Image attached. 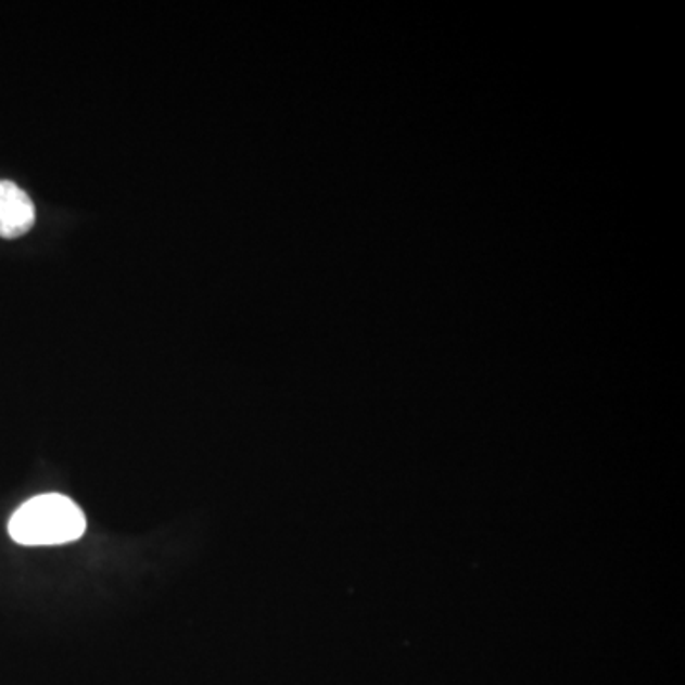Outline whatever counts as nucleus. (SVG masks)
Masks as SVG:
<instances>
[{
	"label": "nucleus",
	"mask_w": 685,
	"mask_h": 685,
	"mask_svg": "<svg viewBox=\"0 0 685 685\" xmlns=\"http://www.w3.org/2000/svg\"><path fill=\"white\" fill-rule=\"evenodd\" d=\"M10 537L27 547L63 545L85 535L86 518L77 503L60 493L37 495L10 518Z\"/></svg>",
	"instance_id": "nucleus-1"
},
{
	"label": "nucleus",
	"mask_w": 685,
	"mask_h": 685,
	"mask_svg": "<svg viewBox=\"0 0 685 685\" xmlns=\"http://www.w3.org/2000/svg\"><path fill=\"white\" fill-rule=\"evenodd\" d=\"M35 224V204L24 189L0 179V237L17 239Z\"/></svg>",
	"instance_id": "nucleus-2"
}]
</instances>
